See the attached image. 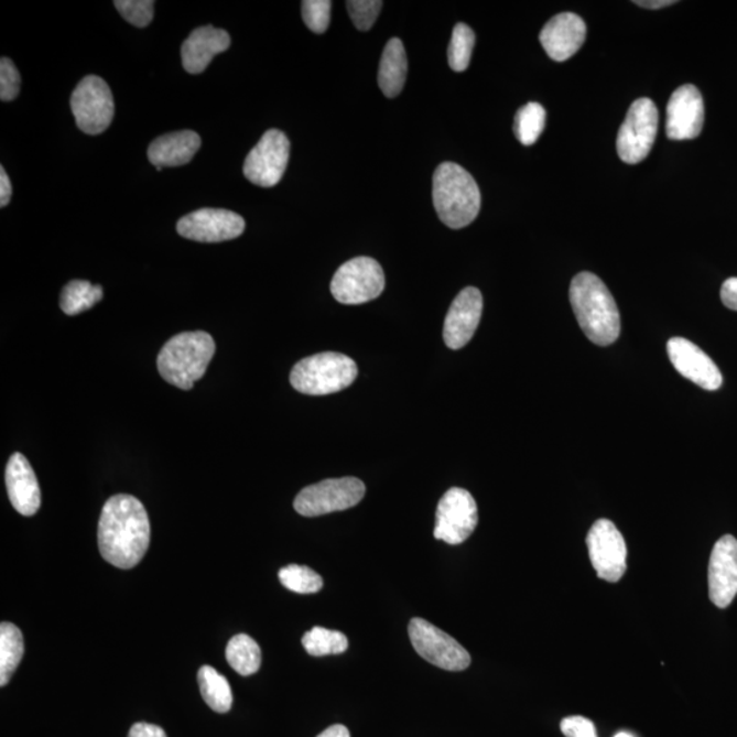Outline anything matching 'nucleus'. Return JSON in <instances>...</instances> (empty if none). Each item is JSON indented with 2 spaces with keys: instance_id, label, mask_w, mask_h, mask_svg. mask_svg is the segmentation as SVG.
Instances as JSON below:
<instances>
[{
  "instance_id": "obj_6",
  "label": "nucleus",
  "mask_w": 737,
  "mask_h": 737,
  "mask_svg": "<svg viewBox=\"0 0 737 737\" xmlns=\"http://www.w3.org/2000/svg\"><path fill=\"white\" fill-rule=\"evenodd\" d=\"M365 491L367 488L358 478L325 479L302 489L295 497L294 508L302 517L327 516L356 507L364 499Z\"/></svg>"
},
{
  "instance_id": "obj_16",
  "label": "nucleus",
  "mask_w": 737,
  "mask_h": 737,
  "mask_svg": "<svg viewBox=\"0 0 737 737\" xmlns=\"http://www.w3.org/2000/svg\"><path fill=\"white\" fill-rule=\"evenodd\" d=\"M737 596V540L724 535L713 548L708 562V597L716 607L725 609Z\"/></svg>"
},
{
  "instance_id": "obj_36",
  "label": "nucleus",
  "mask_w": 737,
  "mask_h": 737,
  "mask_svg": "<svg viewBox=\"0 0 737 737\" xmlns=\"http://www.w3.org/2000/svg\"><path fill=\"white\" fill-rule=\"evenodd\" d=\"M560 728L565 737H597L592 719L581 716L564 718Z\"/></svg>"
},
{
  "instance_id": "obj_17",
  "label": "nucleus",
  "mask_w": 737,
  "mask_h": 737,
  "mask_svg": "<svg viewBox=\"0 0 737 737\" xmlns=\"http://www.w3.org/2000/svg\"><path fill=\"white\" fill-rule=\"evenodd\" d=\"M666 350L673 368L685 379L707 391H716L723 386V375L717 365L693 342L673 338L668 342Z\"/></svg>"
},
{
  "instance_id": "obj_41",
  "label": "nucleus",
  "mask_w": 737,
  "mask_h": 737,
  "mask_svg": "<svg viewBox=\"0 0 737 737\" xmlns=\"http://www.w3.org/2000/svg\"><path fill=\"white\" fill-rule=\"evenodd\" d=\"M317 737H350V733H348L345 725H333V727L325 729Z\"/></svg>"
},
{
  "instance_id": "obj_33",
  "label": "nucleus",
  "mask_w": 737,
  "mask_h": 737,
  "mask_svg": "<svg viewBox=\"0 0 737 737\" xmlns=\"http://www.w3.org/2000/svg\"><path fill=\"white\" fill-rule=\"evenodd\" d=\"M116 8L129 24L145 28L153 20V0H117Z\"/></svg>"
},
{
  "instance_id": "obj_34",
  "label": "nucleus",
  "mask_w": 737,
  "mask_h": 737,
  "mask_svg": "<svg viewBox=\"0 0 737 737\" xmlns=\"http://www.w3.org/2000/svg\"><path fill=\"white\" fill-rule=\"evenodd\" d=\"M382 4L384 3L380 0H348L346 3L353 24L361 32L371 30L380 14Z\"/></svg>"
},
{
  "instance_id": "obj_35",
  "label": "nucleus",
  "mask_w": 737,
  "mask_h": 737,
  "mask_svg": "<svg viewBox=\"0 0 737 737\" xmlns=\"http://www.w3.org/2000/svg\"><path fill=\"white\" fill-rule=\"evenodd\" d=\"M21 76L14 63L8 58L0 61V100L13 101L20 94Z\"/></svg>"
},
{
  "instance_id": "obj_15",
  "label": "nucleus",
  "mask_w": 737,
  "mask_h": 737,
  "mask_svg": "<svg viewBox=\"0 0 737 737\" xmlns=\"http://www.w3.org/2000/svg\"><path fill=\"white\" fill-rule=\"evenodd\" d=\"M705 122L704 99L694 85H683L672 94L666 107V134L671 140H693Z\"/></svg>"
},
{
  "instance_id": "obj_40",
  "label": "nucleus",
  "mask_w": 737,
  "mask_h": 737,
  "mask_svg": "<svg viewBox=\"0 0 737 737\" xmlns=\"http://www.w3.org/2000/svg\"><path fill=\"white\" fill-rule=\"evenodd\" d=\"M638 6H641L643 9L659 10L668 8V6L675 4V0H642V2H633Z\"/></svg>"
},
{
  "instance_id": "obj_4",
  "label": "nucleus",
  "mask_w": 737,
  "mask_h": 737,
  "mask_svg": "<svg viewBox=\"0 0 737 737\" xmlns=\"http://www.w3.org/2000/svg\"><path fill=\"white\" fill-rule=\"evenodd\" d=\"M215 351L213 336L203 330L175 335L159 353V373L169 384L192 390L194 382L203 379Z\"/></svg>"
},
{
  "instance_id": "obj_42",
  "label": "nucleus",
  "mask_w": 737,
  "mask_h": 737,
  "mask_svg": "<svg viewBox=\"0 0 737 737\" xmlns=\"http://www.w3.org/2000/svg\"><path fill=\"white\" fill-rule=\"evenodd\" d=\"M615 737H633V736L630 735V734H627V733H620V734H617Z\"/></svg>"
},
{
  "instance_id": "obj_10",
  "label": "nucleus",
  "mask_w": 737,
  "mask_h": 737,
  "mask_svg": "<svg viewBox=\"0 0 737 737\" xmlns=\"http://www.w3.org/2000/svg\"><path fill=\"white\" fill-rule=\"evenodd\" d=\"M409 637L422 659L444 671L460 672L472 664V657L463 646L424 619H413L409 625Z\"/></svg>"
},
{
  "instance_id": "obj_25",
  "label": "nucleus",
  "mask_w": 737,
  "mask_h": 737,
  "mask_svg": "<svg viewBox=\"0 0 737 737\" xmlns=\"http://www.w3.org/2000/svg\"><path fill=\"white\" fill-rule=\"evenodd\" d=\"M105 291L101 285L87 280H72L62 290L61 308L67 316H77L93 308L102 300Z\"/></svg>"
},
{
  "instance_id": "obj_30",
  "label": "nucleus",
  "mask_w": 737,
  "mask_h": 737,
  "mask_svg": "<svg viewBox=\"0 0 737 737\" xmlns=\"http://www.w3.org/2000/svg\"><path fill=\"white\" fill-rule=\"evenodd\" d=\"M279 579L285 588L299 594L317 593L324 585L322 576L306 565H288L279 571Z\"/></svg>"
},
{
  "instance_id": "obj_26",
  "label": "nucleus",
  "mask_w": 737,
  "mask_h": 737,
  "mask_svg": "<svg viewBox=\"0 0 737 737\" xmlns=\"http://www.w3.org/2000/svg\"><path fill=\"white\" fill-rule=\"evenodd\" d=\"M226 659L241 676H251L261 666V649L253 638L239 633L227 644Z\"/></svg>"
},
{
  "instance_id": "obj_2",
  "label": "nucleus",
  "mask_w": 737,
  "mask_h": 737,
  "mask_svg": "<svg viewBox=\"0 0 737 737\" xmlns=\"http://www.w3.org/2000/svg\"><path fill=\"white\" fill-rule=\"evenodd\" d=\"M570 301L579 327L594 345L609 346L619 338V307L601 279L592 272L578 273L571 282Z\"/></svg>"
},
{
  "instance_id": "obj_37",
  "label": "nucleus",
  "mask_w": 737,
  "mask_h": 737,
  "mask_svg": "<svg viewBox=\"0 0 737 737\" xmlns=\"http://www.w3.org/2000/svg\"><path fill=\"white\" fill-rule=\"evenodd\" d=\"M722 301L725 306L737 312V278L725 280L722 288Z\"/></svg>"
},
{
  "instance_id": "obj_9",
  "label": "nucleus",
  "mask_w": 737,
  "mask_h": 737,
  "mask_svg": "<svg viewBox=\"0 0 737 737\" xmlns=\"http://www.w3.org/2000/svg\"><path fill=\"white\" fill-rule=\"evenodd\" d=\"M71 106L78 129L89 136L105 133L116 113L111 89L97 76L82 79L74 89Z\"/></svg>"
},
{
  "instance_id": "obj_18",
  "label": "nucleus",
  "mask_w": 737,
  "mask_h": 737,
  "mask_svg": "<svg viewBox=\"0 0 737 737\" xmlns=\"http://www.w3.org/2000/svg\"><path fill=\"white\" fill-rule=\"evenodd\" d=\"M484 300L476 288L462 290L451 305L444 322V342L451 350H459L472 340L483 316Z\"/></svg>"
},
{
  "instance_id": "obj_11",
  "label": "nucleus",
  "mask_w": 737,
  "mask_h": 737,
  "mask_svg": "<svg viewBox=\"0 0 737 737\" xmlns=\"http://www.w3.org/2000/svg\"><path fill=\"white\" fill-rule=\"evenodd\" d=\"M587 551L598 578L619 582L627 571V545L625 537L608 519H599L588 530Z\"/></svg>"
},
{
  "instance_id": "obj_19",
  "label": "nucleus",
  "mask_w": 737,
  "mask_h": 737,
  "mask_svg": "<svg viewBox=\"0 0 737 737\" xmlns=\"http://www.w3.org/2000/svg\"><path fill=\"white\" fill-rule=\"evenodd\" d=\"M587 28L585 21L574 13L554 15L542 28L540 42L542 47L556 62H564L578 53L586 40Z\"/></svg>"
},
{
  "instance_id": "obj_24",
  "label": "nucleus",
  "mask_w": 737,
  "mask_h": 737,
  "mask_svg": "<svg viewBox=\"0 0 737 737\" xmlns=\"http://www.w3.org/2000/svg\"><path fill=\"white\" fill-rule=\"evenodd\" d=\"M24 637L20 628L3 621L0 625V685L4 687L24 657Z\"/></svg>"
},
{
  "instance_id": "obj_3",
  "label": "nucleus",
  "mask_w": 737,
  "mask_h": 737,
  "mask_svg": "<svg viewBox=\"0 0 737 737\" xmlns=\"http://www.w3.org/2000/svg\"><path fill=\"white\" fill-rule=\"evenodd\" d=\"M433 204L445 226L459 230L472 225L481 209L476 180L459 164H440L433 175Z\"/></svg>"
},
{
  "instance_id": "obj_29",
  "label": "nucleus",
  "mask_w": 737,
  "mask_h": 737,
  "mask_svg": "<svg viewBox=\"0 0 737 737\" xmlns=\"http://www.w3.org/2000/svg\"><path fill=\"white\" fill-rule=\"evenodd\" d=\"M302 644L307 653L314 657L342 654L348 649V639L340 631L314 627L302 638Z\"/></svg>"
},
{
  "instance_id": "obj_31",
  "label": "nucleus",
  "mask_w": 737,
  "mask_h": 737,
  "mask_svg": "<svg viewBox=\"0 0 737 737\" xmlns=\"http://www.w3.org/2000/svg\"><path fill=\"white\" fill-rule=\"evenodd\" d=\"M476 44V34L466 24L455 25L448 47V62L454 72H465L470 65L472 54Z\"/></svg>"
},
{
  "instance_id": "obj_23",
  "label": "nucleus",
  "mask_w": 737,
  "mask_h": 737,
  "mask_svg": "<svg viewBox=\"0 0 737 737\" xmlns=\"http://www.w3.org/2000/svg\"><path fill=\"white\" fill-rule=\"evenodd\" d=\"M408 77V55L400 39L393 37L387 43L379 67V87L387 97H397L402 93Z\"/></svg>"
},
{
  "instance_id": "obj_32",
  "label": "nucleus",
  "mask_w": 737,
  "mask_h": 737,
  "mask_svg": "<svg viewBox=\"0 0 737 737\" xmlns=\"http://www.w3.org/2000/svg\"><path fill=\"white\" fill-rule=\"evenodd\" d=\"M330 9L333 2L329 0H305L302 2V19L306 26L314 33H325L330 22Z\"/></svg>"
},
{
  "instance_id": "obj_5",
  "label": "nucleus",
  "mask_w": 737,
  "mask_h": 737,
  "mask_svg": "<svg viewBox=\"0 0 737 737\" xmlns=\"http://www.w3.org/2000/svg\"><path fill=\"white\" fill-rule=\"evenodd\" d=\"M357 376V364L350 357L339 353H319L296 364L290 382L305 395L323 397L346 390Z\"/></svg>"
},
{
  "instance_id": "obj_8",
  "label": "nucleus",
  "mask_w": 737,
  "mask_h": 737,
  "mask_svg": "<svg viewBox=\"0 0 737 737\" xmlns=\"http://www.w3.org/2000/svg\"><path fill=\"white\" fill-rule=\"evenodd\" d=\"M659 129V110L654 101L638 99L627 112L617 136V153L622 162L638 164L643 162L654 145Z\"/></svg>"
},
{
  "instance_id": "obj_7",
  "label": "nucleus",
  "mask_w": 737,
  "mask_h": 737,
  "mask_svg": "<svg viewBox=\"0 0 737 737\" xmlns=\"http://www.w3.org/2000/svg\"><path fill=\"white\" fill-rule=\"evenodd\" d=\"M384 288V271L370 257H356L347 261L330 282V293L343 305L367 304L379 299Z\"/></svg>"
},
{
  "instance_id": "obj_22",
  "label": "nucleus",
  "mask_w": 737,
  "mask_h": 737,
  "mask_svg": "<svg viewBox=\"0 0 737 737\" xmlns=\"http://www.w3.org/2000/svg\"><path fill=\"white\" fill-rule=\"evenodd\" d=\"M202 147V137L193 130L175 131V133L158 137L148 148V159L158 169L180 167L192 162Z\"/></svg>"
},
{
  "instance_id": "obj_21",
  "label": "nucleus",
  "mask_w": 737,
  "mask_h": 737,
  "mask_svg": "<svg viewBox=\"0 0 737 737\" xmlns=\"http://www.w3.org/2000/svg\"><path fill=\"white\" fill-rule=\"evenodd\" d=\"M230 34L214 26L197 28L182 45V63L188 74H202L217 54L230 47Z\"/></svg>"
},
{
  "instance_id": "obj_14",
  "label": "nucleus",
  "mask_w": 737,
  "mask_h": 737,
  "mask_svg": "<svg viewBox=\"0 0 737 737\" xmlns=\"http://www.w3.org/2000/svg\"><path fill=\"white\" fill-rule=\"evenodd\" d=\"M245 227L243 217L231 210L204 208L182 217L176 231L191 241L216 243L241 237Z\"/></svg>"
},
{
  "instance_id": "obj_38",
  "label": "nucleus",
  "mask_w": 737,
  "mask_h": 737,
  "mask_svg": "<svg viewBox=\"0 0 737 737\" xmlns=\"http://www.w3.org/2000/svg\"><path fill=\"white\" fill-rule=\"evenodd\" d=\"M129 737H167V735L158 725L137 723L131 727Z\"/></svg>"
},
{
  "instance_id": "obj_27",
  "label": "nucleus",
  "mask_w": 737,
  "mask_h": 737,
  "mask_svg": "<svg viewBox=\"0 0 737 737\" xmlns=\"http://www.w3.org/2000/svg\"><path fill=\"white\" fill-rule=\"evenodd\" d=\"M199 691L207 705L217 713L230 712L232 691L230 683L215 668L204 665L198 671Z\"/></svg>"
},
{
  "instance_id": "obj_1",
  "label": "nucleus",
  "mask_w": 737,
  "mask_h": 737,
  "mask_svg": "<svg viewBox=\"0 0 737 737\" xmlns=\"http://www.w3.org/2000/svg\"><path fill=\"white\" fill-rule=\"evenodd\" d=\"M97 541L102 559L118 568L136 567L151 541V523L145 507L130 495H117L102 507Z\"/></svg>"
},
{
  "instance_id": "obj_12",
  "label": "nucleus",
  "mask_w": 737,
  "mask_h": 737,
  "mask_svg": "<svg viewBox=\"0 0 737 737\" xmlns=\"http://www.w3.org/2000/svg\"><path fill=\"white\" fill-rule=\"evenodd\" d=\"M478 524V507L470 491L451 488L437 506L434 539L459 545L474 533Z\"/></svg>"
},
{
  "instance_id": "obj_28",
  "label": "nucleus",
  "mask_w": 737,
  "mask_h": 737,
  "mask_svg": "<svg viewBox=\"0 0 737 737\" xmlns=\"http://www.w3.org/2000/svg\"><path fill=\"white\" fill-rule=\"evenodd\" d=\"M546 111L539 102H529L517 112L513 131L524 147L535 144L545 129Z\"/></svg>"
},
{
  "instance_id": "obj_39",
  "label": "nucleus",
  "mask_w": 737,
  "mask_h": 737,
  "mask_svg": "<svg viewBox=\"0 0 737 737\" xmlns=\"http://www.w3.org/2000/svg\"><path fill=\"white\" fill-rule=\"evenodd\" d=\"M11 194H13V187H11L9 175L6 174L3 167H0V207H8Z\"/></svg>"
},
{
  "instance_id": "obj_20",
  "label": "nucleus",
  "mask_w": 737,
  "mask_h": 737,
  "mask_svg": "<svg viewBox=\"0 0 737 737\" xmlns=\"http://www.w3.org/2000/svg\"><path fill=\"white\" fill-rule=\"evenodd\" d=\"M6 487L14 510L24 517H33L42 506V494L31 463L24 455H11L6 468Z\"/></svg>"
},
{
  "instance_id": "obj_13",
  "label": "nucleus",
  "mask_w": 737,
  "mask_h": 737,
  "mask_svg": "<svg viewBox=\"0 0 737 737\" xmlns=\"http://www.w3.org/2000/svg\"><path fill=\"white\" fill-rule=\"evenodd\" d=\"M290 159V141L283 131L268 130L250 151L243 164V175L251 184L272 187L283 178Z\"/></svg>"
}]
</instances>
